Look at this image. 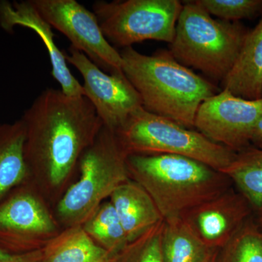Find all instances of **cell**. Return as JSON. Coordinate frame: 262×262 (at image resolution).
<instances>
[{
    "instance_id": "6da1fadb",
    "label": "cell",
    "mask_w": 262,
    "mask_h": 262,
    "mask_svg": "<svg viewBox=\"0 0 262 262\" xmlns=\"http://www.w3.org/2000/svg\"><path fill=\"white\" fill-rule=\"evenodd\" d=\"M24 155L31 176L52 188L61 186L103 125L85 96L44 90L24 113Z\"/></svg>"
},
{
    "instance_id": "7a4b0ae2",
    "label": "cell",
    "mask_w": 262,
    "mask_h": 262,
    "mask_svg": "<svg viewBox=\"0 0 262 262\" xmlns=\"http://www.w3.org/2000/svg\"><path fill=\"white\" fill-rule=\"evenodd\" d=\"M122 70L140 96L142 107L187 128L194 127L196 112L203 101L218 94V89L170 51L142 54L132 47L122 53Z\"/></svg>"
},
{
    "instance_id": "3957f363",
    "label": "cell",
    "mask_w": 262,
    "mask_h": 262,
    "mask_svg": "<svg viewBox=\"0 0 262 262\" xmlns=\"http://www.w3.org/2000/svg\"><path fill=\"white\" fill-rule=\"evenodd\" d=\"M126 163L129 176L149 193L164 221L182 217L231 183L206 164L179 155H130Z\"/></svg>"
},
{
    "instance_id": "277c9868",
    "label": "cell",
    "mask_w": 262,
    "mask_h": 262,
    "mask_svg": "<svg viewBox=\"0 0 262 262\" xmlns=\"http://www.w3.org/2000/svg\"><path fill=\"white\" fill-rule=\"evenodd\" d=\"M248 32L239 21L213 18L196 0L184 1L169 51L181 64L222 82L233 68Z\"/></svg>"
},
{
    "instance_id": "5b68a950",
    "label": "cell",
    "mask_w": 262,
    "mask_h": 262,
    "mask_svg": "<svg viewBox=\"0 0 262 262\" xmlns=\"http://www.w3.org/2000/svg\"><path fill=\"white\" fill-rule=\"evenodd\" d=\"M127 155H173L187 157L222 171L237 152L187 128L141 107L131 114L115 132Z\"/></svg>"
},
{
    "instance_id": "8992f818",
    "label": "cell",
    "mask_w": 262,
    "mask_h": 262,
    "mask_svg": "<svg viewBox=\"0 0 262 262\" xmlns=\"http://www.w3.org/2000/svg\"><path fill=\"white\" fill-rule=\"evenodd\" d=\"M127 155L114 131L103 126L80 162V179L69 188L57 206L69 227L82 225L102 202L130 178Z\"/></svg>"
},
{
    "instance_id": "52a82bcc",
    "label": "cell",
    "mask_w": 262,
    "mask_h": 262,
    "mask_svg": "<svg viewBox=\"0 0 262 262\" xmlns=\"http://www.w3.org/2000/svg\"><path fill=\"white\" fill-rule=\"evenodd\" d=\"M182 8L179 0L96 1L93 12L108 42L124 49L146 40L171 44Z\"/></svg>"
},
{
    "instance_id": "ba28073f",
    "label": "cell",
    "mask_w": 262,
    "mask_h": 262,
    "mask_svg": "<svg viewBox=\"0 0 262 262\" xmlns=\"http://www.w3.org/2000/svg\"><path fill=\"white\" fill-rule=\"evenodd\" d=\"M51 26L64 34L71 46L106 73L122 72L120 53L103 35L94 12L76 0H31Z\"/></svg>"
},
{
    "instance_id": "9c48e42d",
    "label": "cell",
    "mask_w": 262,
    "mask_h": 262,
    "mask_svg": "<svg viewBox=\"0 0 262 262\" xmlns=\"http://www.w3.org/2000/svg\"><path fill=\"white\" fill-rule=\"evenodd\" d=\"M64 54L67 61L82 76L84 96L92 103L103 126L116 132L131 114L142 107L140 96L123 72L106 73L72 46Z\"/></svg>"
},
{
    "instance_id": "30bf717a",
    "label": "cell",
    "mask_w": 262,
    "mask_h": 262,
    "mask_svg": "<svg viewBox=\"0 0 262 262\" xmlns=\"http://www.w3.org/2000/svg\"><path fill=\"white\" fill-rule=\"evenodd\" d=\"M262 117V98L248 100L222 90L201 103L194 127L207 139L237 151L251 146L253 128Z\"/></svg>"
},
{
    "instance_id": "8fae6325",
    "label": "cell",
    "mask_w": 262,
    "mask_h": 262,
    "mask_svg": "<svg viewBox=\"0 0 262 262\" xmlns=\"http://www.w3.org/2000/svg\"><path fill=\"white\" fill-rule=\"evenodd\" d=\"M24 184L0 202V248L16 254L37 250L39 236L56 230L47 210Z\"/></svg>"
},
{
    "instance_id": "7c38bea8",
    "label": "cell",
    "mask_w": 262,
    "mask_h": 262,
    "mask_svg": "<svg viewBox=\"0 0 262 262\" xmlns=\"http://www.w3.org/2000/svg\"><path fill=\"white\" fill-rule=\"evenodd\" d=\"M253 214L246 198L229 188L194 207L182 218L208 249L220 250Z\"/></svg>"
},
{
    "instance_id": "4fadbf2b",
    "label": "cell",
    "mask_w": 262,
    "mask_h": 262,
    "mask_svg": "<svg viewBox=\"0 0 262 262\" xmlns=\"http://www.w3.org/2000/svg\"><path fill=\"white\" fill-rule=\"evenodd\" d=\"M16 26L32 29L40 37L51 60L52 75L61 86L62 92L71 97L84 96L83 87L71 73L64 53L55 42L53 28L31 0L0 2V27L6 32H13Z\"/></svg>"
},
{
    "instance_id": "5bb4252c",
    "label": "cell",
    "mask_w": 262,
    "mask_h": 262,
    "mask_svg": "<svg viewBox=\"0 0 262 262\" xmlns=\"http://www.w3.org/2000/svg\"><path fill=\"white\" fill-rule=\"evenodd\" d=\"M110 198L129 243L163 220L149 193L135 181L122 183Z\"/></svg>"
},
{
    "instance_id": "9a60e30c",
    "label": "cell",
    "mask_w": 262,
    "mask_h": 262,
    "mask_svg": "<svg viewBox=\"0 0 262 262\" xmlns=\"http://www.w3.org/2000/svg\"><path fill=\"white\" fill-rule=\"evenodd\" d=\"M223 89L245 99L262 94V14L257 25L248 32L233 68L222 82Z\"/></svg>"
},
{
    "instance_id": "2e32d148",
    "label": "cell",
    "mask_w": 262,
    "mask_h": 262,
    "mask_svg": "<svg viewBox=\"0 0 262 262\" xmlns=\"http://www.w3.org/2000/svg\"><path fill=\"white\" fill-rule=\"evenodd\" d=\"M26 129L21 119L0 124V202L26 182L29 172L24 155Z\"/></svg>"
},
{
    "instance_id": "e0dca14e",
    "label": "cell",
    "mask_w": 262,
    "mask_h": 262,
    "mask_svg": "<svg viewBox=\"0 0 262 262\" xmlns=\"http://www.w3.org/2000/svg\"><path fill=\"white\" fill-rule=\"evenodd\" d=\"M42 251V262H113L115 258L95 242L82 225L69 227Z\"/></svg>"
},
{
    "instance_id": "ac0fdd59",
    "label": "cell",
    "mask_w": 262,
    "mask_h": 262,
    "mask_svg": "<svg viewBox=\"0 0 262 262\" xmlns=\"http://www.w3.org/2000/svg\"><path fill=\"white\" fill-rule=\"evenodd\" d=\"M221 173L234 183L251 205L253 213L262 214V149L253 146L237 151Z\"/></svg>"
},
{
    "instance_id": "d6986e66",
    "label": "cell",
    "mask_w": 262,
    "mask_h": 262,
    "mask_svg": "<svg viewBox=\"0 0 262 262\" xmlns=\"http://www.w3.org/2000/svg\"><path fill=\"white\" fill-rule=\"evenodd\" d=\"M161 248L163 262H202L211 250L182 217L164 221Z\"/></svg>"
},
{
    "instance_id": "ffe728a7",
    "label": "cell",
    "mask_w": 262,
    "mask_h": 262,
    "mask_svg": "<svg viewBox=\"0 0 262 262\" xmlns=\"http://www.w3.org/2000/svg\"><path fill=\"white\" fill-rule=\"evenodd\" d=\"M82 226L95 242L114 256L129 244L125 229L111 202L103 203Z\"/></svg>"
},
{
    "instance_id": "44dd1931",
    "label": "cell",
    "mask_w": 262,
    "mask_h": 262,
    "mask_svg": "<svg viewBox=\"0 0 262 262\" xmlns=\"http://www.w3.org/2000/svg\"><path fill=\"white\" fill-rule=\"evenodd\" d=\"M216 262H262V231L253 216L221 248Z\"/></svg>"
},
{
    "instance_id": "7402d4cb",
    "label": "cell",
    "mask_w": 262,
    "mask_h": 262,
    "mask_svg": "<svg viewBox=\"0 0 262 262\" xmlns=\"http://www.w3.org/2000/svg\"><path fill=\"white\" fill-rule=\"evenodd\" d=\"M164 220L115 255L113 262H163L162 234Z\"/></svg>"
},
{
    "instance_id": "603a6c76",
    "label": "cell",
    "mask_w": 262,
    "mask_h": 262,
    "mask_svg": "<svg viewBox=\"0 0 262 262\" xmlns=\"http://www.w3.org/2000/svg\"><path fill=\"white\" fill-rule=\"evenodd\" d=\"M208 14L228 21L256 18L262 14V0H196Z\"/></svg>"
},
{
    "instance_id": "cb8c5ba5",
    "label": "cell",
    "mask_w": 262,
    "mask_h": 262,
    "mask_svg": "<svg viewBox=\"0 0 262 262\" xmlns=\"http://www.w3.org/2000/svg\"><path fill=\"white\" fill-rule=\"evenodd\" d=\"M42 259V250H34L30 252L11 253L0 248V262H39Z\"/></svg>"
},
{
    "instance_id": "d4e9b609",
    "label": "cell",
    "mask_w": 262,
    "mask_h": 262,
    "mask_svg": "<svg viewBox=\"0 0 262 262\" xmlns=\"http://www.w3.org/2000/svg\"><path fill=\"white\" fill-rule=\"evenodd\" d=\"M251 145L262 149V117L253 128L251 137Z\"/></svg>"
},
{
    "instance_id": "484cf974",
    "label": "cell",
    "mask_w": 262,
    "mask_h": 262,
    "mask_svg": "<svg viewBox=\"0 0 262 262\" xmlns=\"http://www.w3.org/2000/svg\"><path fill=\"white\" fill-rule=\"evenodd\" d=\"M219 251H220L219 249L210 250L209 253L202 262H216Z\"/></svg>"
},
{
    "instance_id": "4316f807",
    "label": "cell",
    "mask_w": 262,
    "mask_h": 262,
    "mask_svg": "<svg viewBox=\"0 0 262 262\" xmlns=\"http://www.w3.org/2000/svg\"><path fill=\"white\" fill-rule=\"evenodd\" d=\"M255 221H256V225H257L258 228L262 231V214L258 215L256 219H255Z\"/></svg>"
},
{
    "instance_id": "83f0119b",
    "label": "cell",
    "mask_w": 262,
    "mask_h": 262,
    "mask_svg": "<svg viewBox=\"0 0 262 262\" xmlns=\"http://www.w3.org/2000/svg\"><path fill=\"white\" fill-rule=\"evenodd\" d=\"M261 98H262V94H261Z\"/></svg>"
},
{
    "instance_id": "f1b7e54d",
    "label": "cell",
    "mask_w": 262,
    "mask_h": 262,
    "mask_svg": "<svg viewBox=\"0 0 262 262\" xmlns=\"http://www.w3.org/2000/svg\"><path fill=\"white\" fill-rule=\"evenodd\" d=\"M39 262H42V261H39Z\"/></svg>"
}]
</instances>
